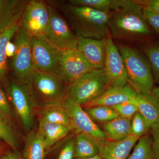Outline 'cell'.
I'll use <instances>...</instances> for the list:
<instances>
[{
  "label": "cell",
  "instance_id": "obj_1",
  "mask_svg": "<svg viewBox=\"0 0 159 159\" xmlns=\"http://www.w3.org/2000/svg\"><path fill=\"white\" fill-rule=\"evenodd\" d=\"M107 26L111 37L127 41H135L151 33L138 1L125 0L118 9L109 14Z\"/></svg>",
  "mask_w": 159,
  "mask_h": 159
},
{
  "label": "cell",
  "instance_id": "obj_2",
  "mask_svg": "<svg viewBox=\"0 0 159 159\" xmlns=\"http://www.w3.org/2000/svg\"><path fill=\"white\" fill-rule=\"evenodd\" d=\"M78 37L101 40L106 38L109 31V13L87 6H77L67 2L58 5Z\"/></svg>",
  "mask_w": 159,
  "mask_h": 159
},
{
  "label": "cell",
  "instance_id": "obj_3",
  "mask_svg": "<svg viewBox=\"0 0 159 159\" xmlns=\"http://www.w3.org/2000/svg\"><path fill=\"white\" fill-rule=\"evenodd\" d=\"M118 48L125 65L128 84L137 93L152 94L155 81L148 60L129 46L120 44Z\"/></svg>",
  "mask_w": 159,
  "mask_h": 159
},
{
  "label": "cell",
  "instance_id": "obj_4",
  "mask_svg": "<svg viewBox=\"0 0 159 159\" xmlns=\"http://www.w3.org/2000/svg\"><path fill=\"white\" fill-rule=\"evenodd\" d=\"M110 88L103 70H93L66 86V99L84 106Z\"/></svg>",
  "mask_w": 159,
  "mask_h": 159
},
{
  "label": "cell",
  "instance_id": "obj_5",
  "mask_svg": "<svg viewBox=\"0 0 159 159\" xmlns=\"http://www.w3.org/2000/svg\"><path fill=\"white\" fill-rule=\"evenodd\" d=\"M31 36L25 29L19 27L13 38L15 51L9 66L14 80L19 83L29 85L35 69L31 51Z\"/></svg>",
  "mask_w": 159,
  "mask_h": 159
},
{
  "label": "cell",
  "instance_id": "obj_6",
  "mask_svg": "<svg viewBox=\"0 0 159 159\" xmlns=\"http://www.w3.org/2000/svg\"><path fill=\"white\" fill-rule=\"evenodd\" d=\"M7 92L16 115L24 130L29 132L34 127V116L39 103L31 86L19 83L13 80L9 82Z\"/></svg>",
  "mask_w": 159,
  "mask_h": 159
},
{
  "label": "cell",
  "instance_id": "obj_7",
  "mask_svg": "<svg viewBox=\"0 0 159 159\" xmlns=\"http://www.w3.org/2000/svg\"><path fill=\"white\" fill-rule=\"evenodd\" d=\"M31 85L38 102L43 106L62 104L66 99V84L58 75L42 72L34 69Z\"/></svg>",
  "mask_w": 159,
  "mask_h": 159
},
{
  "label": "cell",
  "instance_id": "obj_8",
  "mask_svg": "<svg viewBox=\"0 0 159 159\" xmlns=\"http://www.w3.org/2000/svg\"><path fill=\"white\" fill-rule=\"evenodd\" d=\"M50 19L44 35L50 43L59 49L77 48L78 37L52 4H48Z\"/></svg>",
  "mask_w": 159,
  "mask_h": 159
},
{
  "label": "cell",
  "instance_id": "obj_9",
  "mask_svg": "<svg viewBox=\"0 0 159 159\" xmlns=\"http://www.w3.org/2000/svg\"><path fill=\"white\" fill-rule=\"evenodd\" d=\"M31 46L35 68L60 76L61 51L53 46L44 34L31 36Z\"/></svg>",
  "mask_w": 159,
  "mask_h": 159
},
{
  "label": "cell",
  "instance_id": "obj_10",
  "mask_svg": "<svg viewBox=\"0 0 159 159\" xmlns=\"http://www.w3.org/2000/svg\"><path fill=\"white\" fill-rule=\"evenodd\" d=\"M50 19L48 2L31 0L26 4L19 21L20 27L32 36L44 34Z\"/></svg>",
  "mask_w": 159,
  "mask_h": 159
},
{
  "label": "cell",
  "instance_id": "obj_11",
  "mask_svg": "<svg viewBox=\"0 0 159 159\" xmlns=\"http://www.w3.org/2000/svg\"><path fill=\"white\" fill-rule=\"evenodd\" d=\"M110 86L121 88L128 84L125 65L118 47L109 32L106 42V58L103 69Z\"/></svg>",
  "mask_w": 159,
  "mask_h": 159
},
{
  "label": "cell",
  "instance_id": "obj_12",
  "mask_svg": "<svg viewBox=\"0 0 159 159\" xmlns=\"http://www.w3.org/2000/svg\"><path fill=\"white\" fill-rule=\"evenodd\" d=\"M93 70L77 48L61 51L60 77L66 85Z\"/></svg>",
  "mask_w": 159,
  "mask_h": 159
},
{
  "label": "cell",
  "instance_id": "obj_13",
  "mask_svg": "<svg viewBox=\"0 0 159 159\" xmlns=\"http://www.w3.org/2000/svg\"><path fill=\"white\" fill-rule=\"evenodd\" d=\"M70 117L71 130L85 134L95 139H106L101 128L92 120L81 106L65 99L62 104Z\"/></svg>",
  "mask_w": 159,
  "mask_h": 159
},
{
  "label": "cell",
  "instance_id": "obj_14",
  "mask_svg": "<svg viewBox=\"0 0 159 159\" xmlns=\"http://www.w3.org/2000/svg\"><path fill=\"white\" fill-rule=\"evenodd\" d=\"M140 139L129 135L118 141L95 139L101 159H127L132 149Z\"/></svg>",
  "mask_w": 159,
  "mask_h": 159
},
{
  "label": "cell",
  "instance_id": "obj_15",
  "mask_svg": "<svg viewBox=\"0 0 159 159\" xmlns=\"http://www.w3.org/2000/svg\"><path fill=\"white\" fill-rule=\"evenodd\" d=\"M106 38L101 40L78 37L77 49L93 70H103Z\"/></svg>",
  "mask_w": 159,
  "mask_h": 159
},
{
  "label": "cell",
  "instance_id": "obj_16",
  "mask_svg": "<svg viewBox=\"0 0 159 159\" xmlns=\"http://www.w3.org/2000/svg\"><path fill=\"white\" fill-rule=\"evenodd\" d=\"M19 21H14L0 31V87L4 88L6 91L9 84L7 47L19 29Z\"/></svg>",
  "mask_w": 159,
  "mask_h": 159
},
{
  "label": "cell",
  "instance_id": "obj_17",
  "mask_svg": "<svg viewBox=\"0 0 159 159\" xmlns=\"http://www.w3.org/2000/svg\"><path fill=\"white\" fill-rule=\"evenodd\" d=\"M137 95L128 84L121 88L110 87L101 97L82 107L97 106L111 107L122 102L132 101Z\"/></svg>",
  "mask_w": 159,
  "mask_h": 159
},
{
  "label": "cell",
  "instance_id": "obj_18",
  "mask_svg": "<svg viewBox=\"0 0 159 159\" xmlns=\"http://www.w3.org/2000/svg\"><path fill=\"white\" fill-rule=\"evenodd\" d=\"M70 131L68 127L64 125L39 119L37 132L42 139L47 152L56 143L65 138Z\"/></svg>",
  "mask_w": 159,
  "mask_h": 159
},
{
  "label": "cell",
  "instance_id": "obj_19",
  "mask_svg": "<svg viewBox=\"0 0 159 159\" xmlns=\"http://www.w3.org/2000/svg\"><path fill=\"white\" fill-rule=\"evenodd\" d=\"M29 1L0 0V31L20 20Z\"/></svg>",
  "mask_w": 159,
  "mask_h": 159
},
{
  "label": "cell",
  "instance_id": "obj_20",
  "mask_svg": "<svg viewBox=\"0 0 159 159\" xmlns=\"http://www.w3.org/2000/svg\"><path fill=\"white\" fill-rule=\"evenodd\" d=\"M142 114L152 125L159 123V101L152 94L137 93L132 100Z\"/></svg>",
  "mask_w": 159,
  "mask_h": 159
},
{
  "label": "cell",
  "instance_id": "obj_21",
  "mask_svg": "<svg viewBox=\"0 0 159 159\" xmlns=\"http://www.w3.org/2000/svg\"><path fill=\"white\" fill-rule=\"evenodd\" d=\"M102 130L105 134L107 140L118 141L129 135L131 119L121 116L102 123Z\"/></svg>",
  "mask_w": 159,
  "mask_h": 159
},
{
  "label": "cell",
  "instance_id": "obj_22",
  "mask_svg": "<svg viewBox=\"0 0 159 159\" xmlns=\"http://www.w3.org/2000/svg\"><path fill=\"white\" fill-rule=\"evenodd\" d=\"M39 119L68 127L71 131L70 117L62 104L43 106L39 111Z\"/></svg>",
  "mask_w": 159,
  "mask_h": 159
},
{
  "label": "cell",
  "instance_id": "obj_23",
  "mask_svg": "<svg viewBox=\"0 0 159 159\" xmlns=\"http://www.w3.org/2000/svg\"><path fill=\"white\" fill-rule=\"evenodd\" d=\"M47 152L42 139L37 131L28 132L25 139L23 151L24 159H44Z\"/></svg>",
  "mask_w": 159,
  "mask_h": 159
},
{
  "label": "cell",
  "instance_id": "obj_24",
  "mask_svg": "<svg viewBox=\"0 0 159 159\" xmlns=\"http://www.w3.org/2000/svg\"><path fill=\"white\" fill-rule=\"evenodd\" d=\"M75 158L90 157L99 155L96 140L83 133H77L74 138Z\"/></svg>",
  "mask_w": 159,
  "mask_h": 159
},
{
  "label": "cell",
  "instance_id": "obj_25",
  "mask_svg": "<svg viewBox=\"0 0 159 159\" xmlns=\"http://www.w3.org/2000/svg\"><path fill=\"white\" fill-rule=\"evenodd\" d=\"M125 0H70L68 2L77 6H87L105 13L119 8Z\"/></svg>",
  "mask_w": 159,
  "mask_h": 159
},
{
  "label": "cell",
  "instance_id": "obj_26",
  "mask_svg": "<svg viewBox=\"0 0 159 159\" xmlns=\"http://www.w3.org/2000/svg\"><path fill=\"white\" fill-rule=\"evenodd\" d=\"M83 107L94 122L103 123L120 116L115 110L110 107L97 106Z\"/></svg>",
  "mask_w": 159,
  "mask_h": 159
},
{
  "label": "cell",
  "instance_id": "obj_27",
  "mask_svg": "<svg viewBox=\"0 0 159 159\" xmlns=\"http://www.w3.org/2000/svg\"><path fill=\"white\" fill-rule=\"evenodd\" d=\"M128 159H153L152 139L148 134L139 139Z\"/></svg>",
  "mask_w": 159,
  "mask_h": 159
},
{
  "label": "cell",
  "instance_id": "obj_28",
  "mask_svg": "<svg viewBox=\"0 0 159 159\" xmlns=\"http://www.w3.org/2000/svg\"><path fill=\"white\" fill-rule=\"evenodd\" d=\"M0 141L9 145L11 150L18 151V140L14 128L1 116Z\"/></svg>",
  "mask_w": 159,
  "mask_h": 159
},
{
  "label": "cell",
  "instance_id": "obj_29",
  "mask_svg": "<svg viewBox=\"0 0 159 159\" xmlns=\"http://www.w3.org/2000/svg\"><path fill=\"white\" fill-rule=\"evenodd\" d=\"M144 50L150 64L155 82L159 85V43L146 46Z\"/></svg>",
  "mask_w": 159,
  "mask_h": 159
},
{
  "label": "cell",
  "instance_id": "obj_30",
  "mask_svg": "<svg viewBox=\"0 0 159 159\" xmlns=\"http://www.w3.org/2000/svg\"><path fill=\"white\" fill-rule=\"evenodd\" d=\"M151 125L148 120L138 111L131 119L129 135L141 138L148 134Z\"/></svg>",
  "mask_w": 159,
  "mask_h": 159
},
{
  "label": "cell",
  "instance_id": "obj_31",
  "mask_svg": "<svg viewBox=\"0 0 159 159\" xmlns=\"http://www.w3.org/2000/svg\"><path fill=\"white\" fill-rule=\"evenodd\" d=\"M0 116L13 128L15 126L16 116L13 112L8 98L2 88L0 87Z\"/></svg>",
  "mask_w": 159,
  "mask_h": 159
},
{
  "label": "cell",
  "instance_id": "obj_32",
  "mask_svg": "<svg viewBox=\"0 0 159 159\" xmlns=\"http://www.w3.org/2000/svg\"><path fill=\"white\" fill-rule=\"evenodd\" d=\"M120 116L131 119L139 111L137 105L132 101L122 102L111 107Z\"/></svg>",
  "mask_w": 159,
  "mask_h": 159
},
{
  "label": "cell",
  "instance_id": "obj_33",
  "mask_svg": "<svg viewBox=\"0 0 159 159\" xmlns=\"http://www.w3.org/2000/svg\"><path fill=\"white\" fill-rule=\"evenodd\" d=\"M150 131L152 139L153 159H159V123L152 124Z\"/></svg>",
  "mask_w": 159,
  "mask_h": 159
},
{
  "label": "cell",
  "instance_id": "obj_34",
  "mask_svg": "<svg viewBox=\"0 0 159 159\" xmlns=\"http://www.w3.org/2000/svg\"><path fill=\"white\" fill-rule=\"evenodd\" d=\"M74 139H71L65 145L61 150L57 159H74Z\"/></svg>",
  "mask_w": 159,
  "mask_h": 159
},
{
  "label": "cell",
  "instance_id": "obj_35",
  "mask_svg": "<svg viewBox=\"0 0 159 159\" xmlns=\"http://www.w3.org/2000/svg\"><path fill=\"white\" fill-rule=\"evenodd\" d=\"M143 12L146 21L159 34V15L143 8Z\"/></svg>",
  "mask_w": 159,
  "mask_h": 159
},
{
  "label": "cell",
  "instance_id": "obj_36",
  "mask_svg": "<svg viewBox=\"0 0 159 159\" xmlns=\"http://www.w3.org/2000/svg\"><path fill=\"white\" fill-rule=\"evenodd\" d=\"M138 1L144 9L159 15V0Z\"/></svg>",
  "mask_w": 159,
  "mask_h": 159
},
{
  "label": "cell",
  "instance_id": "obj_37",
  "mask_svg": "<svg viewBox=\"0 0 159 159\" xmlns=\"http://www.w3.org/2000/svg\"><path fill=\"white\" fill-rule=\"evenodd\" d=\"M8 159H24L23 156L18 151L11 150L6 151Z\"/></svg>",
  "mask_w": 159,
  "mask_h": 159
},
{
  "label": "cell",
  "instance_id": "obj_38",
  "mask_svg": "<svg viewBox=\"0 0 159 159\" xmlns=\"http://www.w3.org/2000/svg\"><path fill=\"white\" fill-rule=\"evenodd\" d=\"M15 51V46L13 42L10 41L7 47V54L8 57H12Z\"/></svg>",
  "mask_w": 159,
  "mask_h": 159
},
{
  "label": "cell",
  "instance_id": "obj_39",
  "mask_svg": "<svg viewBox=\"0 0 159 159\" xmlns=\"http://www.w3.org/2000/svg\"><path fill=\"white\" fill-rule=\"evenodd\" d=\"M152 94L159 101V86L154 87L152 91Z\"/></svg>",
  "mask_w": 159,
  "mask_h": 159
},
{
  "label": "cell",
  "instance_id": "obj_40",
  "mask_svg": "<svg viewBox=\"0 0 159 159\" xmlns=\"http://www.w3.org/2000/svg\"><path fill=\"white\" fill-rule=\"evenodd\" d=\"M5 150V145L3 144L2 142H0V156L5 154L4 153Z\"/></svg>",
  "mask_w": 159,
  "mask_h": 159
},
{
  "label": "cell",
  "instance_id": "obj_41",
  "mask_svg": "<svg viewBox=\"0 0 159 159\" xmlns=\"http://www.w3.org/2000/svg\"><path fill=\"white\" fill-rule=\"evenodd\" d=\"M75 159H101V158L99 155H98L96 156L90 157L77 158H75Z\"/></svg>",
  "mask_w": 159,
  "mask_h": 159
},
{
  "label": "cell",
  "instance_id": "obj_42",
  "mask_svg": "<svg viewBox=\"0 0 159 159\" xmlns=\"http://www.w3.org/2000/svg\"><path fill=\"white\" fill-rule=\"evenodd\" d=\"M0 159H8V157L7 154H6V153L0 156Z\"/></svg>",
  "mask_w": 159,
  "mask_h": 159
}]
</instances>
